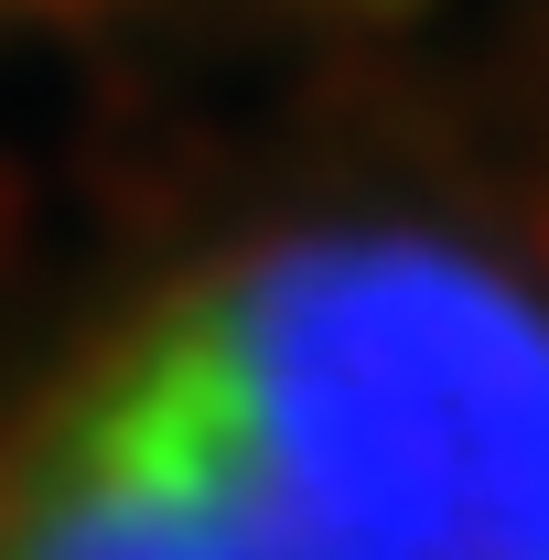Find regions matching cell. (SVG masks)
Wrapping results in <instances>:
<instances>
[{
	"instance_id": "6da1fadb",
	"label": "cell",
	"mask_w": 549,
	"mask_h": 560,
	"mask_svg": "<svg viewBox=\"0 0 549 560\" xmlns=\"http://www.w3.org/2000/svg\"><path fill=\"white\" fill-rule=\"evenodd\" d=\"M0 560H549V0L313 97L0 346Z\"/></svg>"
}]
</instances>
